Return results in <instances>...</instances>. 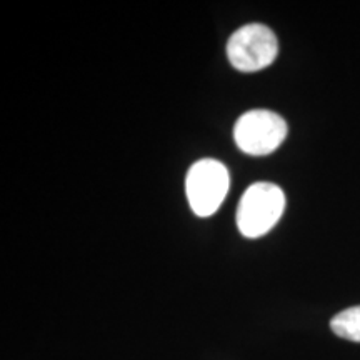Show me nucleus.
Here are the masks:
<instances>
[{
    "mask_svg": "<svg viewBox=\"0 0 360 360\" xmlns=\"http://www.w3.org/2000/svg\"><path fill=\"white\" fill-rule=\"evenodd\" d=\"M285 210L282 188L270 182H255L238 202L237 227L244 237L257 238L276 227Z\"/></svg>",
    "mask_w": 360,
    "mask_h": 360,
    "instance_id": "1",
    "label": "nucleus"
},
{
    "mask_svg": "<svg viewBox=\"0 0 360 360\" xmlns=\"http://www.w3.org/2000/svg\"><path fill=\"white\" fill-rule=\"evenodd\" d=\"M231 186L229 170L214 159H202L192 165L187 174L186 191L191 209L199 217L217 212Z\"/></svg>",
    "mask_w": 360,
    "mask_h": 360,
    "instance_id": "2",
    "label": "nucleus"
},
{
    "mask_svg": "<svg viewBox=\"0 0 360 360\" xmlns=\"http://www.w3.org/2000/svg\"><path fill=\"white\" fill-rule=\"evenodd\" d=\"M287 122L276 112L249 110L238 117L233 127V141L249 155H269L285 141Z\"/></svg>",
    "mask_w": 360,
    "mask_h": 360,
    "instance_id": "3",
    "label": "nucleus"
},
{
    "mask_svg": "<svg viewBox=\"0 0 360 360\" xmlns=\"http://www.w3.org/2000/svg\"><path fill=\"white\" fill-rule=\"evenodd\" d=\"M278 42L276 34L264 24L240 27L227 42V57L240 72H257L276 60Z\"/></svg>",
    "mask_w": 360,
    "mask_h": 360,
    "instance_id": "4",
    "label": "nucleus"
},
{
    "mask_svg": "<svg viewBox=\"0 0 360 360\" xmlns=\"http://www.w3.org/2000/svg\"><path fill=\"white\" fill-rule=\"evenodd\" d=\"M335 335L350 342H360V305L342 310L330 321Z\"/></svg>",
    "mask_w": 360,
    "mask_h": 360,
    "instance_id": "5",
    "label": "nucleus"
}]
</instances>
